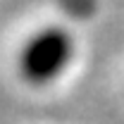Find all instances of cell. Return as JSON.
<instances>
[{
    "mask_svg": "<svg viewBox=\"0 0 124 124\" xmlns=\"http://www.w3.org/2000/svg\"><path fill=\"white\" fill-rule=\"evenodd\" d=\"M74 41L62 26L33 33L19 55V72L29 84H48L64 72V67L72 60Z\"/></svg>",
    "mask_w": 124,
    "mask_h": 124,
    "instance_id": "obj_1",
    "label": "cell"
}]
</instances>
